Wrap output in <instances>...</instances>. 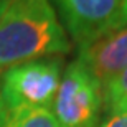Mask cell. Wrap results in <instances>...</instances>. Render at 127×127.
Returning a JSON list of instances; mask_svg holds the SVG:
<instances>
[{
  "label": "cell",
  "instance_id": "cell-1",
  "mask_svg": "<svg viewBox=\"0 0 127 127\" xmlns=\"http://www.w3.org/2000/svg\"><path fill=\"white\" fill-rule=\"evenodd\" d=\"M69 51L71 40L50 0H10L0 18V73Z\"/></svg>",
  "mask_w": 127,
  "mask_h": 127
},
{
  "label": "cell",
  "instance_id": "cell-11",
  "mask_svg": "<svg viewBox=\"0 0 127 127\" xmlns=\"http://www.w3.org/2000/svg\"><path fill=\"white\" fill-rule=\"evenodd\" d=\"M124 22L127 23V2H126V12H124Z\"/></svg>",
  "mask_w": 127,
  "mask_h": 127
},
{
  "label": "cell",
  "instance_id": "cell-6",
  "mask_svg": "<svg viewBox=\"0 0 127 127\" xmlns=\"http://www.w3.org/2000/svg\"><path fill=\"white\" fill-rule=\"evenodd\" d=\"M102 109L106 116L127 112V68L102 84Z\"/></svg>",
  "mask_w": 127,
  "mask_h": 127
},
{
  "label": "cell",
  "instance_id": "cell-7",
  "mask_svg": "<svg viewBox=\"0 0 127 127\" xmlns=\"http://www.w3.org/2000/svg\"><path fill=\"white\" fill-rule=\"evenodd\" d=\"M0 127H60L51 109H17L5 114Z\"/></svg>",
  "mask_w": 127,
  "mask_h": 127
},
{
  "label": "cell",
  "instance_id": "cell-9",
  "mask_svg": "<svg viewBox=\"0 0 127 127\" xmlns=\"http://www.w3.org/2000/svg\"><path fill=\"white\" fill-rule=\"evenodd\" d=\"M8 3H10V0H0V18L3 17L5 10H7V7H8Z\"/></svg>",
  "mask_w": 127,
  "mask_h": 127
},
{
  "label": "cell",
  "instance_id": "cell-10",
  "mask_svg": "<svg viewBox=\"0 0 127 127\" xmlns=\"http://www.w3.org/2000/svg\"><path fill=\"white\" fill-rule=\"evenodd\" d=\"M5 114H7V111H5V106L2 102V96H0V126H2V122L5 119Z\"/></svg>",
  "mask_w": 127,
  "mask_h": 127
},
{
  "label": "cell",
  "instance_id": "cell-3",
  "mask_svg": "<svg viewBox=\"0 0 127 127\" xmlns=\"http://www.w3.org/2000/svg\"><path fill=\"white\" fill-rule=\"evenodd\" d=\"M51 112L60 127H99L102 84L76 58L63 69Z\"/></svg>",
  "mask_w": 127,
  "mask_h": 127
},
{
  "label": "cell",
  "instance_id": "cell-8",
  "mask_svg": "<svg viewBox=\"0 0 127 127\" xmlns=\"http://www.w3.org/2000/svg\"><path fill=\"white\" fill-rule=\"evenodd\" d=\"M99 127H127V112L124 114H109L104 117V121L99 124Z\"/></svg>",
  "mask_w": 127,
  "mask_h": 127
},
{
  "label": "cell",
  "instance_id": "cell-4",
  "mask_svg": "<svg viewBox=\"0 0 127 127\" xmlns=\"http://www.w3.org/2000/svg\"><path fill=\"white\" fill-rule=\"evenodd\" d=\"M68 36L84 46L124 22L127 0H50Z\"/></svg>",
  "mask_w": 127,
  "mask_h": 127
},
{
  "label": "cell",
  "instance_id": "cell-2",
  "mask_svg": "<svg viewBox=\"0 0 127 127\" xmlns=\"http://www.w3.org/2000/svg\"><path fill=\"white\" fill-rule=\"evenodd\" d=\"M63 76V58L51 56L10 66L0 74L5 111L51 109Z\"/></svg>",
  "mask_w": 127,
  "mask_h": 127
},
{
  "label": "cell",
  "instance_id": "cell-5",
  "mask_svg": "<svg viewBox=\"0 0 127 127\" xmlns=\"http://www.w3.org/2000/svg\"><path fill=\"white\" fill-rule=\"evenodd\" d=\"M78 60L104 84L127 68V23L78 48Z\"/></svg>",
  "mask_w": 127,
  "mask_h": 127
}]
</instances>
